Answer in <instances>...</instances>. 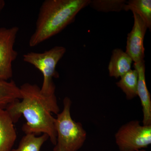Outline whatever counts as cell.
Returning <instances> with one entry per match:
<instances>
[{"instance_id": "7c38bea8", "label": "cell", "mask_w": 151, "mask_h": 151, "mask_svg": "<svg viewBox=\"0 0 151 151\" xmlns=\"http://www.w3.org/2000/svg\"><path fill=\"white\" fill-rule=\"evenodd\" d=\"M120 78L116 84L124 92L127 100H132L137 97L138 81L137 70L131 69Z\"/></svg>"}, {"instance_id": "5b68a950", "label": "cell", "mask_w": 151, "mask_h": 151, "mask_svg": "<svg viewBox=\"0 0 151 151\" xmlns=\"http://www.w3.org/2000/svg\"><path fill=\"white\" fill-rule=\"evenodd\" d=\"M120 151H137L151 144V125H142L137 120L122 125L115 134Z\"/></svg>"}, {"instance_id": "30bf717a", "label": "cell", "mask_w": 151, "mask_h": 151, "mask_svg": "<svg viewBox=\"0 0 151 151\" xmlns=\"http://www.w3.org/2000/svg\"><path fill=\"white\" fill-rule=\"evenodd\" d=\"M133 60L126 52L120 48H116L112 52L108 66L109 74L111 77L120 78L129 71Z\"/></svg>"}, {"instance_id": "4fadbf2b", "label": "cell", "mask_w": 151, "mask_h": 151, "mask_svg": "<svg viewBox=\"0 0 151 151\" xmlns=\"http://www.w3.org/2000/svg\"><path fill=\"white\" fill-rule=\"evenodd\" d=\"M129 10H131L132 12L138 15L151 31V0H129L127 1L126 11Z\"/></svg>"}, {"instance_id": "ba28073f", "label": "cell", "mask_w": 151, "mask_h": 151, "mask_svg": "<svg viewBox=\"0 0 151 151\" xmlns=\"http://www.w3.org/2000/svg\"><path fill=\"white\" fill-rule=\"evenodd\" d=\"M134 69L137 71V96L141 100L142 108L143 125H151V95L146 84L145 61L134 63Z\"/></svg>"}, {"instance_id": "52a82bcc", "label": "cell", "mask_w": 151, "mask_h": 151, "mask_svg": "<svg viewBox=\"0 0 151 151\" xmlns=\"http://www.w3.org/2000/svg\"><path fill=\"white\" fill-rule=\"evenodd\" d=\"M132 13L134 24L132 30L127 36L126 52L134 63H138L144 60V41L148 28L141 18L135 13Z\"/></svg>"}, {"instance_id": "9a60e30c", "label": "cell", "mask_w": 151, "mask_h": 151, "mask_svg": "<svg viewBox=\"0 0 151 151\" xmlns=\"http://www.w3.org/2000/svg\"><path fill=\"white\" fill-rule=\"evenodd\" d=\"M126 0H90L89 6L94 9L102 12L126 11Z\"/></svg>"}, {"instance_id": "e0dca14e", "label": "cell", "mask_w": 151, "mask_h": 151, "mask_svg": "<svg viewBox=\"0 0 151 151\" xmlns=\"http://www.w3.org/2000/svg\"><path fill=\"white\" fill-rule=\"evenodd\" d=\"M137 151H147L146 150H145V149H142V150H139Z\"/></svg>"}, {"instance_id": "3957f363", "label": "cell", "mask_w": 151, "mask_h": 151, "mask_svg": "<svg viewBox=\"0 0 151 151\" xmlns=\"http://www.w3.org/2000/svg\"><path fill=\"white\" fill-rule=\"evenodd\" d=\"M63 109L57 115L55 122L56 142L53 151H78L82 147L86 139V132L80 122L71 118L72 102L69 97L63 99Z\"/></svg>"}, {"instance_id": "5bb4252c", "label": "cell", "mask_w": 151, "mask_h": 151, "mask_svg": "<svg viewBox=\"0 0 151 151\" xmlns=\"http://www.w3.org/2000/svg\"><path fill=\"white\" fill-rule=\"evenodd\" d=\"M48 139L46 134L40 137L33 134H25L20 141L18 147L12 151H40L42 145Z\"/></svg>"}, {"instance_id": "277c9868", "label": "cell", "mask_w": 151, "mask_h": 151, "mask_svg": "<svg viewBox=\"0 0 151 151\" xmlns=\"http://www.w3.org/2000/svg\"><path fill=\"white\" fill-rule=\"evenodd\" d=\"M65 52V47L56 46L43 52H32L24 55V61L35 66L43 75V83L40 89L43 94H55L53 78L59 76L56 70V65Z\"/></svg>"}, {"instance_id": "7a4b0ae2", "label": "cell", "mask_w": 151, "mask_h": 151, "mask_svg": "<svg viewBox=\"0 0 151 151\" xmlns=\"http://www.w3.org/2000/svg\"><path fill=\"white\" fill-rule=\"evenodd\" d=\"M90 1L45 0L40 9L29 46H37L62 31L74 21L82 9L89 6Z\"/></svg>"}, {"instance_id": "8fae6325", "label": "cell", "mask_w": 151, "mask_h": 151, "mask_svg": "<svg viewBox=\"0 0 151 151\" xmlns=\"http://www.w3.org/2000/svg\"><path fill=\"white\" fill-rule=\"evenodd\" d=\"M21 98L19 87L14 81L0 80V109H5L11 103Z\"/></svg>"}, {"instance_id": "6da1fadb", "label": "cell", "mask_w": 151, "mask_h": 151, "mask_svg": "<svg viewBox=\"0 0 151 151\" xmlns=\"http://www.w3.org/2000/svg\"><path fill=\"white\" fill-rule=\"evenodd\" d=\"M19 88L21 101L17 100L11 103L6 111L14 124L21 116L24 117L26 123L23 125L22 130L25 134H46L55 145L57 137L55 118L52 113L57 115L60 112L55 94L45 95L39 86L29 83L22 84Z\"/></svg>"}, {"instance_id": "8992f818", "label": "cell", "mask_w": 151, "mask_h": 151, "mask_svg": "<svg viewBox=\"0 0 151 151\" xmlns=\"http://www.w3.org/2000/svg\"><path fill=\"white\" fill-rule=\"evenodd\" d=\"M19 30L17 27L0 28V80L12 77V63L18 56L14 45Z\"/></svg>"}, {"instance_id": "9c48e42d", "label": "cell", "mask_w": 151, "mask_h": 151, "mask_svg": "<svg viewBox=\"0 0 151 151\" xmlns=\"http://www.w3.org/2000/svg\"><path fill=\"white\" fill-rule=\"evenodd\" d=\"M14 124L6 109H0V151H12L17 137Z\"/></svg>"}, {"instance_id": "2e32d148", "label": "cell", "mask_w": 151, "mask_h": 151, "mask_svg": "<svg viewBox=\"0 0 151 151\" xmlns=\"http://www.w3.org/2000/svg\"><path fill=\"white\" fill-rule=\"evenodd\" d=\"M5 6V2L4 0H0V13Z\"/></svg>"}]
</instances>
